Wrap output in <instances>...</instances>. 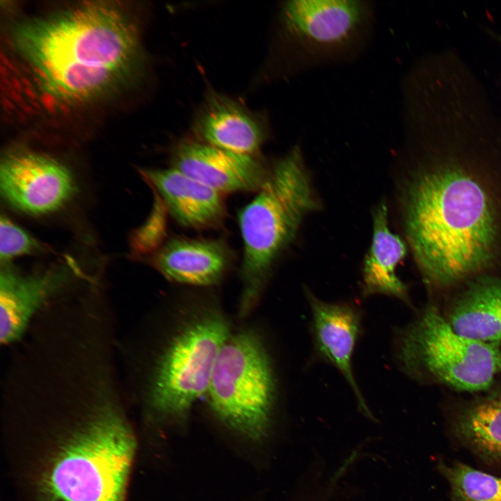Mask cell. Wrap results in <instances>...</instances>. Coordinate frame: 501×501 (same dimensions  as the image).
I'll list each match as a JSON object with an SVG mask.
<instances>
[{"label":"cell","mask_w":501,"mask_h":501,"mask_svg":"<svg viewBox=\"0 0 501 501\" xmlns=\"http://www.w3.org/2000/svg\"><path fill=\"white\" fill-rule=\"evenodd\" d=\"M413 129L423 153L401 192L408 246L429 286L444 289L501 267V118L491 104L451 98Z\"/></svg>","instance_id":"6da1fadb"},{"label":"cell","mask_w":501,"mask_h":501,"mask_svg":"<svg viewBox=\"0 0 501 501\" xmlns=\"http://www.w3.org/2000/svg\"><path fill=\"white\" fill-rule=\"evenodd\" d=\"M14 40L42 88L71 102L106 93L139 57L134 25L116 6L103 2L23 23Z\"/></svg>","instance_id":"7a4b0ae2"},{"label":"cell","mask_w":501,"mask_h":501,"mask_svg":"<svg viewBox=\"0 0 501 501\" xmlns=\"http://www.w3.org/2000/svg\"><path fill=\"white\" fill-rule=\"evenodd\" d=\"M31 444L28 478L38 501H125L136 440L116 409Z\"/></svg>","instance_id":"3957f363"},{"label":"cell","mask_w":501,"mask_h":501,"mask_svg":"<svg viewBox=\"0 0 501 501\" xmlns=\"http://www.w3.org/2000/svg\"><path fill=\"white\" fill-rule=\"evenodd\" d=\"M320 204L300 149L294 147L269 168L257 196L239 214L244 244L240 313L258 299L271 268Z\"/></svg>","instance_id":"277c9868"},{"label":"cell","mask_w":501,"mask_h":501,"mask_svg":"<svg viewBox=\"0 0 501 501\" xmlns=\"http://www.w3.org/2000/svg\"><path fill=\"white\" fill-rule=\"evenodd\" d=\"M396 356L401 369L419 380L456 390L489 388L501 373V344L465 337L434 305L399 335Z\"/></svg>","instance_id":"5b68a950"},{"label":"cell","mask_w":501,"mask_h":501,"mask_svg":"<svg viewBox=\"0 0 501 501\" xmlns=\"http://www.w3.org/2000/svg\"><path fill=\"white\" fill-rule=\"evenodd\" d=\"M276 386L261 340L243 331L230 335L220 349L207 394L212 411L228 428L257 442L271 425Z\"/></svg>","instance_id":"8992f818"},{"label":"cell","mask_w":501,"mask_h":501,"mask_svg":"<svg viewBox=\"0 0 501 501\" xmlns=\"http://www.w3.org/2000/svg\"><path fill=\"white\" fill-rule=\"evenodd\" d=\"M230 336L227 321L209 314L189 324L160 358L150 392V404L161 419L182 422L196 400L207 393L214 365Z\"/></svg>","instance_id":"52a82bcc"},{"label":"cell","mask_w":501,"mask_h":501,"mask_svg":"<svg viewBox=\"0 0 501 501\" xmlns=\"http://www.w3.org/2000/svg\"><path fill=\"white\" fill-rule=\"evenodd\" d=\"M360 1L295 0L285 3L283 27L306 61L331 59L352 50L369 24Z\"/></svg>","instance_id":"ba28073f"},{"label":"cell","mask_w":501,"mask_h":501,"mask_svg":"<svg viewBox=\"0 0 501 501\" xmlns=\"http://www.w3.org/2000/svg\"><path fill=\"white\" fill-rule=\"evenodd\" d=\"M0 186L12 206L35 214L56 210L75 190L74 179L65 166L49 156L25 150L3 158Z\"/></svg>","instance_id":"9c48e42d"},{"label":"cell","mask_w":501,"mask_h":501,"mask_svg":"<svg viewBox=\"0 0 501 501\" xmlns=\"http://www.w3.org/2000/svg\"><path fill=\"white\" fill-rule=\"evenodd\" d=\"M173 168L221 193L258 191L267 177L257 155L239 154L198 140H184L173 151Z\"/></svg>","instance_id":"30bf717a"},{"label":"cell","mask_w":501,"mask_h":501,"mask_svg":"<svg viewBox=\"0 0 501 501\" xmlns=\"http://www.w3.org/2000/svg\"><path fill=\"white\" fill-rule=\"evenodd\" d=\"M305 295L312 313V333L315 351L333 365L346 379L360 411L372 418L353 374L352 358L361 332V314L347 303H328L308 289Z\"/></svg>","instance_id":"8fae6325"},{"label":"cell","mask_w":501,"mask_h":501,"mask_svg":"<svg viewBox=\"0 0 501 501\" xmlns=\"http://www.w3.org/2000/svg\"><path fill=\"white\" fill-rule=\"evenodd\" d=\"M198 141L230 152L257 155L266 138L261 121L235 100L210 94L193 127Z\"/></svg>","instance_id":"7c38bea8"},{"label":"cell","mask_w":501,"mask_h":501,"mask_svg":"<svg viewBox=\"0 0 501 501\" xmlns=\"http://www.w3.org/2000/svg\"><path fill=\"white\" fill-rule=\"evenodd\" d=\"M232 260V252L222 239L177 237L163 245L151 262L168 280L201 286L217 283Z\"/></svg>","instance_id":"4fadbf2b"},{"label":"cell","mask_w":501,"mask_h":501,"mask_svg":"<svg viewBox=\"0 0 501 501\" xmlns=\"http://www.w3.org/2000/svg\"><path fill=\"white\" fill-rule=\"evenodd\" d=\"M172 216L183 226L216 228L226 214L223 194L171 167L145 170Z\"/></svg>","instance_id":"5bb4252c"},{"label":"cell","mask_w":501,"mask_h":501,"mask_svg":"<svg viewBox=\"0 0 501 501\" xmlns=\"http://www.w3.org/2000/svg\"><path fill=\"white\" fill-rule=\"evenodd\" d=\"M61 271L22 275L6 268L0 276V335L3 344L17 340L33 315L63 283Z\"/></svg>","instance_id":"9a60e30c"},{"label":"cell","mask_w":501,"mask_h":501,"mask_svg":"<svg viewBox=\"0 0 501 501\" xmlns=\"http://www.w3.org/2000/svg\"><path fill=\"white\" fill-rule=\"evenodd\" d=\"M445 318L456 332L465 337L500 343L501 276H483L463 285Z\"/></svg>","instance_id":"2e32d148"},{"label":"cell","mask_w":501,"mask_h":501,"mask_svg":"<svg viewBox=\"0 0 501 501\" xmlns=\"http://www.w3.org/2000/svg\"><path fill=\"white\" fill-rule=\"evenodd\" d=\"M388 217L386 203L381 202L373 210L372 238L363 266V294H384L408 303L407 287L396 272L407 247L389 228Z\"/></svg>","instance_id":"e0dca14e"},{"label":"cell","mask_w":501,"mask_h":501,"mask_svg":"<svg viewBox=\"0 0 501 501\" xmlns=\"http://www.w3.org/2000/svg\"><path fill=\"white\" fill-rule=\"evenodd\" d=\"M450 428L461 446L484 463L501 468V388L462 406Z\"/></svg>","instance_id":"ac0fdd59"},{"label":"cell","mask_w":501,"mask_h":501,"mask_svg":"<svg viewBox=\"0 0 501 501\" xmlns=\"http://www.w3.org/2000/svg\"><path fill=\"white\" fill-rule=\"evenodd\" d=\"M436 469L447 482L453 501H501V477L461 461L439 459Z\"/></svg>","instance_id":"d6986e66"},{"label":"cell","mask_w":501,"mask_h":501,"mask_svg":"<svg viewBox=\"0 0 501 501\" xmlns=\"http://www.w3.org/2000/svg\"><path fill=\"white\" fill-rule=\"evenodd\" d=\"M40 249L38 243L8 218L0 222V257L2 262L33 253Z\"/></svg>","instance_id":"ffe728a7"},{"label":"cell","mask_w":501,"mask_h":501,"mask_svg":"<svg viewBox=\"0 0 501 501\" xmlns=\"http://www.w3.org/2000/svg\"><path fill=\"white\" fill-rule=\"evenodd\" d=\"M498 38H499V40H500V42H501V36H498Z\"/></svg>","instance_id":"44dd1931"}]
</instances>
